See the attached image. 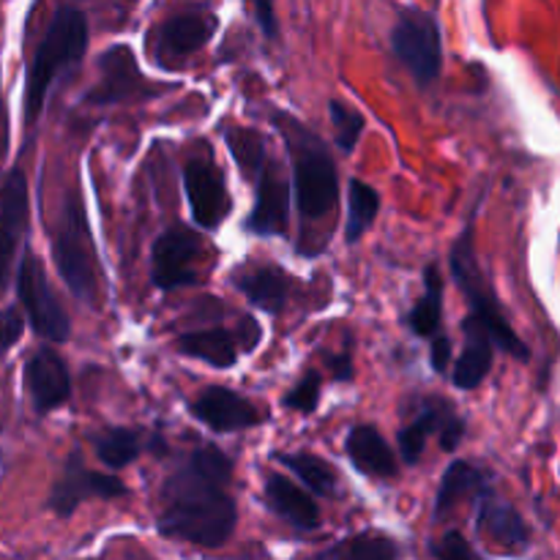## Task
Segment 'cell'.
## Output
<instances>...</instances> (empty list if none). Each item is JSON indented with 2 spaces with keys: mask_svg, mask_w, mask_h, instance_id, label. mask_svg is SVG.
<instances>
[{
  "mask_svg": "<svg viewBox=\"0 0 560 560\" xmlns=\"http://www.w3.org/2000/svg\"><path fill=\"white\" fill-rule=\"evenodd\" d=\"M323 359H326V364L331 366V372H334V377H337V381H353V359H350V350H345V353H339V355H323Z\"/></svg>",
  "mask_w": 560,
  "mask_h": 560,
  "instance_id": "37",
  "label": "cell"
},
{
  "mask_svg": "<svg viewBox=\"0 0 560 560\" xmlns=\"http://www.w3.org/2000/svg\"><path fill=\"white\" fill-rule=\"evenodd\" d=\"M479 530L485 536H490L495 545L506 547V550L517 552L525 550L530 545V530L525 525V520L520 517L517 509L512 503H506L503 498H498L492 492V487H487L479 495Z\"/></svg>",
  "mask_w": 560,
  "mask_h": 560,
  "instance_id": "20",
  "label": "cell"
},
{
  "mask_svg": "<svg viewBox=\"0 0 560 560\" xmlns=\"http://www.w3.org/2000/svg\"><path fill=\"white\" fill-rule=\"evenodd\" d=\"M180 355L202 361L213 370H230L238 361V339L228 328H206V331H189L175 342Z\"/></svg>",
  "mask_w": 560,
  "mask_h": 560,
  "instance_id": "23",
  "label": "cell"
},
{
  "mask_svg": "<svg viewBox=\"0 0 560 560\" xmlns=\"http://www.w3.org/2000/svg\"><path fill=\"white\" fill-rule=\"evenodd\" d=\"M27 228V178L20 167L11 170L0 189V295L9 288L20 235Z\"/></svg>",
  "mask_w": 560,
  "mask_h": 560,
  "instance_id": "16",
  "label": "cell"
},
{
  "mask_svg": "<svg viewBox=\"0 0 560 560\" xmlns=\"http://www.w3.org/2000/svg\"><path fill=\"white\" fill-rule=\"evenodd\" d=\"M145 446L148 443L142 441L140 430H131V427H109V430L93 435L96 457L113 470H120L135 463Z\"/></svg>",
  "mask_w": 560,
  "mask_h": 560,
  "instance_id": "27",
  "label": "cell"
},
{
  "mask_svg": "<svg viewBox=\"0 0 560 560\" xmlns=\"http://www.w3.org/2000/svg\"><path fill=\"white\" fill-rule=\"evenodd\" d=\"M224 140H228V148L233 153L235 164L241 167V173H260V167L266 164V142H262V137L257 131L244 129V126H233V129L224 131Z\"/></svg>",
  "mask_w": 560,
  "mask_h": 560,
  "instance_id": "29",
  "label": "cell"
},
{
  "mask_svg": "<svg viewBox=\"0 0 560 560\" xmlns=\"http://www.w3.org/2000/svg\"><path fill=\"white\" fill-rule=\"evenodd\" d=\"M25 388L38 416L69 402L71 377L66 361L52 348H38L25 364Z\"/></svg>",
  "mask_w": 560,
  "mask_h": 560,
  "instance_id": "17",
  "label": "cell"
},
{
  "mask_svg": "<svg viewBox=\"0 0 560 560\" xmlns=\"http://www.w3.org/2000/svg\"><path fill=\"white\" fill-rule=\"evenodd\" d=\"M184 191L191 219L202 230H217L233 208L224 173L208 156H191L184 164Z\"/></svg>",
  "mask_w": 560,
  "mask_h": 560,
  "instance_id": "12",
  "label": "cell"
},
{
  "mask_svg": "<svg viewBox=\"0 0 560 560\" xmlns=\"http://www.w3.org/2000/svg\"><path fill=\"white\" fill-rule=\"evenodd\" d=\"M328 115H331L334 131H337V145L342 153H353L359 145L361 135H364V115L355 113L353 107H348L345 102L331 98L328 102Z\"/></svg>",
  "mask_w": 560,
  "mask_h": 560,
  "instance_id": "30",
  "label": "cell"
},
{
  "mask_svg": "<svg viewBox=\"0 0 560 560\" xmlns=\"http://www.w3.org/2000/svg\"><path fill=\"white\" fill-rule=\"evenodd\" d=\"M233 459L219 446L191 452L162 485V512L156 528L167 539L197 547H222L233 536L238 509L228 492Z\"/></svg>",
  "mask_w": 560,
  "mask_h": 560,
  "instance_id": "1",
  "label": "cell"
},
{
  "mask_svg": "<svg viewBox=\"0 0 560 560\" xmlns=\"http://www.w3.org/2000/svg\"><path fill=\"white\" fill-rule=\"evenodd\" d=\"M487 487H490V474L465 463V459H454L443 474L441 490H438L435 520H441L448 509H454L465 498H479Z\"/></svg>",
  "mask_w": 560,
  "mask_h": 560,
  "instance_id": "24",
  "label": "cell"
},
{
  "mask_svg": "<svg viewBox=\"0 0 560 560\" xmlns=\"http://www.w3.org/2000/svg\"><path fill=\"white\" fill-rule=\"evenodd\" d=\"M230 282L246 295L252 306L268 312V315H279L284 310L290 288H293L288 271H282L279 266H255V262L230 273Z\"/></svg>",
  "mask_w": 560,
  "mask_h": 560,
  "instance_id": "18",
  "label": "cell"
},
{
  "mask_svg": "<svg viewBox=\"0 0 560 560\" xmlns=\"http://www.w3.org/2000/svg\"><path fill=\"white\" fill-rule=\"evenodd\" d=\"M377 211H381V195L364 180L353 178L348 184V219H345V241L350 246L359 244L366 230L375 224Z\"/></svg>",
  "mask_w": 560,
  "mask_h": 560,
  "instance_id": "28",
  "label": "cell"
},
{
  "mask_svg": "<svg viewBox=\"0 0 560 560\" xmlns=\"http://www.w3.org/2000/svg\"><path fill=\"white\" fill-rule=\"evenodd\" d=\"M465 331V348L459 353L457 364H454L452 381L454 386L463 388V392H474L485 383V377L490 375L492 361H495V342H492L490 331L476 320L474 315L465 317L463 323Z\"/></svg>",
  "mask_w": 560,
  "mask_h": 560,
  "instance_id": "19",
  "label": "cell"
},
{
  "mask_svg": "<svg viewBox=\"0 0 560 560\" xmlns=\"http://www.w3.org/2000/svg\"><path fill=\"white\" fill-rule=\"evenodd\" d=\"M392 52L421 88L432 85L443 66V36L438 16L421 9H402L392 27Z\"/></svg>",
  "mask_w": 560,
  "mask_h": 560,
  "instance_id": "6",
  "label": "cell"
},
{
  "mask_svg": "<svg viewBox=\"0 0 560 560\" xmlns=\"http://www.w3.org/2000/svg\"><path fill=\"white\" fill-rule=\"evenodd\" d=\"M430 361L438 375H446L448 364H452V342L446 337H441V334H435V339H432Z\"/></svg>",
  "mask_w": 560,
  "mask_h": 560,
  "instance_id": "36",
  "label": "cell"
},
{
  "mask_svg": "<svg viewBox=\"0 0 560 560\" xmlns=\"http://www.w3.org/2000/svg\"><path fill=\"white\" fill-rule=\"evenodd\" d=\"M22 331H25V320H22L20 312H16L14 306L0 310V355L9 353V350L20 342Z\"/></svg>",
  "mask_w": 560,
  "mask_h": 560,
  "instance_id": "34",
  "label": "cell"
},
{
  "mask_svg": "<svg viewBox=\"0 0 560 560\" xmlns=\"http://www.w3.org/2000/svg\"><path fill=\"white\" fill-rule=\"evenodd\" d=\"M273 124L279 126L288 145L290 164H293V186L299 213L304 222H320L337 208L339 202V178L337 164L326 140L293 118L290 113H273Z\"/></svg>",
  "mask_w": 560,
  "mask_h": 560,
  "instance_id": "2",
  "label": "cell"
},
{
  "mask_svg": "<svg viewBox=\"0 0 560 560\" xmlns=\"http://www.w3.org/2000/svg\"><path fill=\"white\" fill-rule=\"evenodd\" d=\"M290 222V184L279 173V164L266 162L257 173V200L244 228L249 233L271 238L288 233Z\"/></svg>",
  "mask_w": 560,
  "mask_h": 560,
  "instance_id": "15",
  "label": "cell"
},
{
  "mask_svg": "<svg viewBox=\"0 0 560 560\" xmlns=\"http://www.w3.org/2000/svg\"><path fill=\"white\" fill-rule=\"evenodd\" d=\"M320 394H323V381H320V372L310 370L288 394L282 397V405L288 410H295V413H315L317 402H320Z\"/></svg>",
  "mask_w": 560,
  "mask_h": 560,
  "instance_id": "32",
  "label": "cell"
},
{
  "mask_svg": "<svg viewBox=\"0 0 560 560\" xmlns=\"http://www.w3.org/2000/svg\"><path fill=\"white\" fill-rule=\"evenodd\" d=\"M476 222L474 217L468 219L465 230L459 233V238L454 241L452 252H448V266H452V277L457 282V288L463 290L465 301L470 306V315L481 323V326L490 331L492 342L498 350L509 353L512 359L528 361L530 348L517 337V331L509 323L506 312H503L501 301H498L495 288L490 284L487 273L481 271L479 260H476V238H474Z\"/></svg>",
  "mask_w": 560,
  "mask_h": 560,
  "instance_id": "4",
  "label": "cell"
},
{
  "mask_svg": "<svg viewBox=\"0 0 560 560\" xmlns=\"http://www.w3.org/2000/svg\"><path fill=\"white\" fill-rule=\"evenodd\" d=\"M266 503L273 514L299 530H315L320 525V509L288 476L273 474L266 479Z\"/></svg>",
  "mask_w": 560,
  "mask_h": 560,
  "instance_id": "22",
  "label": "cell"
},
{
  "mask_svg": "<svg viewBox=\"0 0 560 560\" xmlns=\"http://www.w3.org/2000/svg\"><path fill=\"white\" fill-rule=\"evenodd\" d=\"M129 495V487L120 479L107 474H96V470L85 468L80 452H71L66 459L63 470L55 479L52 490H49L47 506L52 509L58 517H71L85 501H113V498Z\"/></svg>",
  "mask_w": 560,
  "mask_h": 560,
  "instance_id": "9",
  "label": "cell"
},
{
  "mask_svg": "<svg viewBox=\"0 0 560 560\" xmlns=\"http://www.w3.org/2000/svg\"><path fill=\"white\" fill-rule=\"evenodd\" d=\"M252 9V16H255L257 27L262 31L266 38H277L279 36V20H277V5L273 0H246Z\"/></svg>",
  "mask_w": 560,
  "mask_h": 560,
  "instance_id": "35",
  "label": "cell"
},
{
  "mask_svg": "<svg viewBox=\"0 0 560 560\" xmlns=\"http://www.w3.org/2000/svg\"><path fill=\"white\" fill-rule=\"evenodd\" d=\"M52 260L58 268L60 279L71 290L77 301L96 310L98 306V262L96 244H93L91 224L85 217V202L80 191H69L60 206L58 222H55L52 235Z\"/></svg>",
  "mask_w": 560,
  "mask_h": 560,
  "instance_id": "5",
  "label": "cell"
},
{
  "mask_svg": "<svg viewBox=\"0 0 560 560\" xmlns=\"http://www.w3.org/2000/svg\"><path fill=\"white\" fill-rule=\"evenodd\" d=\"M339 550L345 552V560H397V545L381 534L353 536Z\"/></svg>",
  "mask_w": 560,
  "mask_h": 560,
  "instance_id": "31",
  "label": "cell"
},
{
  "mask_svg": "<svg viewBox=\"0 0 560 560\" xmlns=\"http://www.w3.org/2000/svg\"><path fill=\"white\" fill-rule=\"evenodd\" d=\"M432 435L441 438V448L446 454H454L459 448V443H463L465 419L457 413V408H454L448 399L427 397L424 402H421L419 416L399 430L397 441L399 454H402L405 463H419L421 454H424L427 448V441H430Z\"/></svg>",
  "mask_w": 560,
  "mask_h": 560,
  "instance_id": "8",
  "label": "cell"
},
{
  "mask_svg": "<svg viewBox=\"0 0 560 560\" xmlns=\"http://www.w3.org/2000/svg\"><path fill=\"white\" fill-rule=\"evenodd\" d=\"M273 459L279 465L299 476L312 492L323 498L337 495V470L326 463V459L315 457L310 452H273Z\"/></svg>",
  "mask_w": 560,
  "mask_h": 560,
  "instance_id": "26",
  "label": "cell"
},
{
  "mask_svg": "<svg viewBox=\"0 0 560 560\" xmlns=\"http://www.w3.org/2000/svg\"><path fill=\"white\" fill-rule=\"evenodd\" d=\"M148 80L142 77L140 63H137L135 52L126 44H113L107 52L98 58V82L93 91L85 93L88 104L96 107H109V104L131 102V98L151 96Z\"/></svg>",
  "mask_w": 560,
  "mask_h": 560,
  "instance_id": "13",
  "label": "cell"
},
{
  "mask_svg": "<svg viewBox=\"0 0 560 560\" xmlns=\"http://www.w3.org/2000/svg\"><path fill=\"white\" fill-rule=\"evenodd\" d=\"M432 556L438 560H474V550L459 530H448L441 541L432 545Z\"/></svg>",
  "mask_w": 560,
  "mask_h": 560,
  "instance_id": "33",
  "label": "cell"
},
{
  "mask_svg": "<svg viewBox=\"0 0 560 560\" xmlns=\"http://www.w3.org/2000/svg\"><path fill=\"white\" fill-rule=\"evenodd\" d=\"M443 317V279L435 262L424 268V293L405 317V326L421 339H432L441 328Z\"/></svg>",
  "mask_w": 560,
  "mask_h": 560,
  "instance_id": "25",
  "label": "cell"
},
{
  "mask_svg": "<svg viewBox=\"0 0 560 560\" xmlns=\"http://www.w3.org/2000/svg\"><path fill=\"white\" fill-rule=\"evenodd\" d=\"M345 452H348L350 463L372 479H394L399 470L392 446L372 424H355L345 438Z\"/></svg>",
  "mask_w": 560,
  "mask_h": 560,
  "instance_id": "21",
  "label": "cell"
},
{
  "mask_svg": "<svg viewBox=\"0 0 560 560\" xmlns=\"http://www.w3.org/2000/svg\"><path fill=\"white\" fill-rule=\"evenodd\" d=\"M16 295L25 310L27 323L33 331L42 339L55 345H63L71 334V323L66 310L60 306V299L55 295L52 284H49L47 271H44L42 260L33 255L31 249L20 260V271H16Z\"/></svg>",
  "mask_w": 560,
  "mask_h": 560,
  "instance_id": "7",
  "label": "cell"
},
{
  "mask_svg": "<svg viewBox=\"0 0 560 560\" xmlns=\"http://www.w3.org/2000/svg\"><path fill=\"white\" fill-rule=\"evenodd\" d=\"M200 235L184 224L164 230L151 246V279L159 290L186 288L197 282V260H200Z\"/></svg>",
  "mask_w": 560,
  "mask_h": 560,
  "instance_id": "11",
  "label": "cell"
},
{
  "mask_svg": "<svg viewBox=\"0 0 560 560\" xmlns=\"http://www.w3.org/2000/svg\"><path fill=\"white\" fill-rule=\"evenodd\" d=\"M88 16L74 5H60L49 20L25 77V124L33 129L47 102L55 77L74 69L88 52Z\"/></svg>",
  "mask_w": 560,
  "mask_h": 560,
  "instance_id": "3",
  "label": "cell"
},
{
  "mask_svg": "<svg viewBox=\"0 0 560 560\" xmlns=\"http://www.w3.org/2000/svg\"><path fill=\"white\" fill-rule=\"evenodd\" d=\"M219 27V16L206 5H189L170 14L153 33V55L162 66L200 52Z\"/></svg>",
  "mask_w": 560,
  "mask_h": 560,
  "instance_id": "10",
  "label": "cell"
},
{
  "mask_svg": "<svg viewBox=\"0 0 560 560\" xmlns=\"http://www.w3.org/2000/svg\"><path fill=\"white\" fill-rule=\"evenodd\" d=\"M189 410L200 424H206L211 432H219V435L252 430V427L266 421V413L255 402H249V399L241 397L238 392L228 386H208L189 405Z\"/></svg>",
  "mask_w": 560,
  "mask_h": 560,
  "instance_id": "14",
  "label": "cell"
}]
</instances>
